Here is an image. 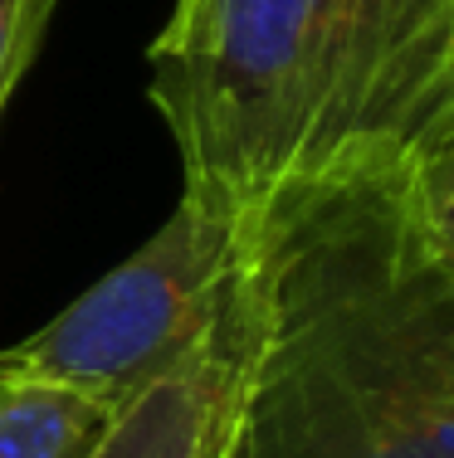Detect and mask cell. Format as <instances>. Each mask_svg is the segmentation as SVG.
<instances>
[{
    "label": "cell",
    "instance_id": "1",
    "mask_svg": "<svg viewBox=\"0 0 454 458\" xmlns=\"http://www.w3.org/2000/svg\"><path fill=\"white\" fill-rule=\"evenodd\" d=\"M151 69L186 191L259 220L415 147L454 103V0H205Z\"/></svg>",
    "mask_w": 454,
    "mask_h": 458
},
{
    "label": "cell",
    "instance_id": "4",
    "mask_svg": "<svg viewBox=\"0 0 454 458\" xmlns=\"http://www.w3.org/2000/svg\"><path fill=\"white\" fill-rule=\"evenodd\" d=\"M259 336H264V293L250 229L244 268L210 332L107 414L83 458H230L250 405Z\"/></svg>",
    "mask_w": 454,
    "mask_h": 458
},
{
    "label": "cell",
    "instance_id": "2",
    "mask_svg": "<svg viewBox=\"0 0 454 458\" xmlns=\"http://www.w3.org/2000/svg\"><path fill=\"white\" fill-rule=\"evenodd\" d=\"M264 336L230 458H454L386 278L381 171L308 181L254 220Z\"/></svg>",
    "mask_w": 454,
    "mask_h": 458
},
{
    "label": "cell",
    "instance_id": "6",
    "mask_svg": "<svg viewBox=\"0 0 454 458\" xmlns=\"http://www.w3.org/2000/svg\"><path fill=\"white\" fill-rule=\"evenodd\" d=\"M386 278H391V298L406 322L410 346H415L430 386L440 390V400L454 414V268L430 264L406 244L391 215V195H386Z\"/></svg>",
    "mask_w": 454,
    "mask_h": 458
},
{
    "label": "cell",
    "instance_id": "8",
    "mask_svg": "<svg viewBox=\"0 0 454 458\" xmlns=\"http://www.w3.org/2000/svg\"><path fill=\"white\" fill-rule=\"evenodd\" d=\"M49 15L54 0H0V113H5L10 93L20 89L30 59L39 54Z\"/></svg>",
    "mask_w": 454,
    "mask_h": 458
},
{
    "label": "cell",
    "instance_id": "3",
    "mask_svg": "<svg viewBox=\"0 0 454 458\" xmlns=\"http://www.w3.org/2000/svg\"><path fill=\"white\" fill-rule=\"evenodd\" d=\"M240 210L181 191L167 225L59 318L0 352L5 386H54L117 410L133 390L191 352L220 318L250 254Z\"/></svg>",
    "mask_w": 454,
    "mask_h": 458
},
{
    "label": "cell",
    "instance_id": "9",
    "mask_svg": "<svg viewBox=\"0 0 454 458\" xmlns=\"http://www.w3.org/2000/svg\"><path fill=\"white\" fill-rule=\"evenodd\" d=\"M201 5L205 0H176L171 5V15H167V25H161V35H157V45H151V59L157 54H171L181 45V39L191 35V25H196V15H201Z\"/></svg>",
    "mask_w": 454,
    "mask_h": 458
},
{
    "label": "cell",
    "instance_id": "7",
    "mask_svg": "<svg viewBox=\"0 0 454 458\" xmlns=\"http://www.w3.org/2000/svg\"><path fill=\"white\" fill-rule=\"evenodd\" d=\"M107 414L69 390L0 380V458H83Z\"/></svg>",
    "mask_w": 454,
    "mask_h": 458
},
{
    "label": "cell",
    "instance_id": "5",
    "mask_svg": "<svg viewBox=\"0 0 454 458\" xmlns=\"http://www.w3.org/2000/svg\"><path fill=\"white\" fill-rule=\"evenodd\" d=\"M381 176L406 244L430 264L454 268V103Z\"/></svg>",
    "mask_w": 454,
    "mask_h": 458
}]
</instances>
